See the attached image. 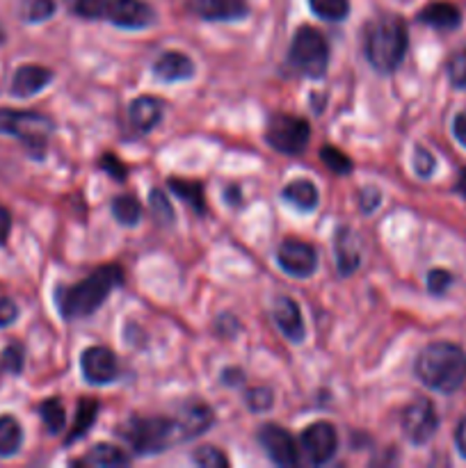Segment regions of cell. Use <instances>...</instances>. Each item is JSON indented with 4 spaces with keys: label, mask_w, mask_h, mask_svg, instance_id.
I'll list each match as a JSON object with an SVG mask.
<instances>
[{
    "label": "cell",
    "mask_w": 466,
    "mask_h": 468,
    "mask_svg": "<svg viewBox=\"0 0 466 468\" xmlns=\"http://www.w3.org/2000/svg\"><path fill=\"white\" fill-rule=\"evenodd\" d=\"M5 39H7V35H5V27L0 26V44H5Z\"/></svg>",
    "instance_id": "obj_47"
},
{
    "label": "cell",
    "mask_w": 466,
    "mask_h": 468,
    "mask_svg": "<svg viewBox=\"0 0 466 468\" xmlns=\"http://www.w3.org/2000/svg\"><path fill=\"white\" fill-rule=\"evenodd\" d=\"M101 167H103L105 172H108L110 176L114 178V181L123 183L128 178V167H126V165L119 163L117 155H114V154H105L103 158H101Z\"/></svg>",
    "instance_id": "obj_41"
},
{
    "label": "cell",
    "mask_w": 466,
    "mask_h": 468,
    "mask_svg": "<svg viewBox=\"0 0 466 468\" xmlns=\"http://www.w3.org/2000/svg\"><path fill=\"white\" fill-rule=\"evenodd\" d=\"M365 58L375 71L393 73L402 64L409 46L405 18L397 14H379L368 23L364 37Z\"/></svg>",
    "instance_id": "obj_2"
},
{
    "label": "cell",
    "mask_w": 466,
    "mask_h": 468,
    "mask_svg": "<svg viewBox=\"0 0 466 468\" xmlns=\"http://www.w3.org/2000/svg\"><path fill=\"white\" fill-rule=\"evenodd\" d=\"M105 18L123 30H144L155 21V12L144 0H108Z\"/></svg>",
    "instance_id": "obj_10"
},
{
    "label": "cell",
    "mask_w": 466,
    "mask_h": 468,
    "mask_svg": "<svg viewBox=\"0 0 466 468\" xmlns=\"http://www.w3.org/2000/svg\"><path fill=\"white\" fill-rule=\"evenodd\" d=\"M288 64L300 76L323 78L329 64V44L323 32L311 26H302L291 41Z\"/></svg>",
    "instance_id": "obj_6"
},
{
    "label": "cell",
    "mask_w": 466,
    "mask_h": 468,
    "mask_svg": "<svg viewBox=\"0 0 466 468\" xmlns=\"http://www.w3.org/2000/svg\"><path fill=\"white\" fill-rule=\"evenodd\" d=\"M23 443V430L12 416H0V457L16 455Z\"/></svg>",
    "instance_id": "obj_26"
},
{
    "label": "cell",
    "mask_w": 466,
    "mask_h": 468,
    "mask_svg": "<svg viewBox=\"0 0 466 468\" xmlns=\"http://www.w3.org/2000/svg\"><path fill=\"white\" fill-rule=\"evenodd\" d=\"M416 375L428 388L455 393L466 382V352L452 343H432L416 359Z\"/></svg>",
    "instance_id": "obj_3"
},
{
    "label": "cell",
    "mask_w": 466,
    "mask_h": 468,
    "mask_svg": "<svg viewBox=\"0 0 466 468\" xmlns=\"http://www.w3.org/2000/svg\"><path fill=\"white\" fill-rule=\"evenodd\" d=\"M119 437L137 452V455H158L164 452L176 441H183L181 425L176 419H163V416H151V419H128L119 428Z\"/></svg>",
    "instance_id": "obj_4"
},
{
    "label": "cell",
    "mask_w": 466,
    "mask_h": 468,
    "mask_svg": "<svg viewBox=\"0 0 466 468\" xmlns=\"http://www.w3.org/2000/svg\"><path fill=\"white\" fill-rule=\"evenodd\" d=\"M55 14V0H23L21 16L27 23L48 21Z\"/></svg>",
    "instance_id": "obj_31"
},
{
    "label": "cell",
    "mask_w": 466,
    "mask_h": 468,
    "mask_svg": "<svg viewBox=\"0 0 466 468\" xmlns=\"http://www.w3.org/2000/svg\"><path fill=\"white\" fill-rule=\"evenodd\" d=\"M67 7L80 18H101L105 16L108 0H67Z\"/></svg>",
    "instance_id": "obj_33"
},
{
    "label": "cell",
    "mask_w": 466,
    "mask_h": 468,
    "mask_svg": "<svg viewBox=\"0 0 466 468\" xmlns=\"http://www.w3.org/2000/svg\"><path fill=\"white\" fill-rule=\"evenodd\" d=\"M302 451H304L309 464H327L334 460L338 451V432L332 423L327 420H318V423L309 425L302 432Z\"/></svg>",
    "instance_id": "obj_9"
},
{
    "label": "cell",
    "mask_w": 466,
    "mask_h": 468,
    "mask_svg": "<svg viewBox=\"0 0 466 468\" xmlns=\"http://www.w3.org/2000/svg\"><path fill=\"white\" fill-rule=\"evenodd\" d=\"M448 78H450L452 87L466 90V46L457 48L448 59Z\"/></svg>",
    "instance_id": "obj_32"
},
{
    "label": "cell",
    "mask_w": 466,
    "mask_h": 468,
    "mask_svg": "<svg viewBox=\"0 0 466 468\" xmlns=\"http://www.w3.org/2000/svg\"><path fill=\"white\" fill-rule=\"evenodd\" d=\"M320 160H323L324 167L329 169V172H334L336 176H347V174L355 169V165H352L350 155L343 154L341 149H336V146H329L324 144L323 149H320Z\"/></svg>",
    "instance_id": "obj_30"
},
{
    "label": "cell",
    "mask_w": 466,
    "mask_h": 468,
    "mask_svg": "<svg viewBox=\"0 0 466 468\" xmlns=\"http://www.w3.org/2000/svg\"><path fill=\"white\" fill-rule=\"evenodd\" d=\"M259 441L274 464L295 466L300 462V448L281 425H263L259 430Z\"/></svg>",
    "instance_id": "obj_13"
},
{
    "label": "cell",
    "mask_w": 466,
    "mask_h": 468,
    "mask_svg": "<svg viewBox=\"0 0 466 468\" xmlns=\"http://www.w3.org/2000/svg\"><path fill=\"white\" fill-rule=\"evenodd\" d=\"M455 192H457V195L466 197V167L461 169V172H460V176H457V183H455Z\"/></svg>",
    "instance_id": "obj_46"
},
{
    "label": "cell",
    "mask_w": 466,
    "mask_h": 468,
    "mask_svg": "<svg viewBox=\"0 0 466 468\" xmlns=\"http://www.w3.org/2000/svg\"><path fill=\"white\" fill-rule=\"evenodd\" d=\"M50 80H53L50 69L41 67V64H23L12 78V94L18 96V99H30V96L46 90Z\"/></svg>",
    "instance_id": "obj_16"
},
{
    "label": "cell",
    "mask_w": 466,
    "mask_h": 468,
    "mask_svg": "<svg viewBox=\"0 0 466 468\" xmlns=\"http://www.w3.org/2000/svg\"><path fill=\"white\" fill-rule=\"evenodd\" d=\"M283 199L288 201L291 206H295L297 210H302V213H309V210H313L315 206H318V187L313 186L311 181H306V178H297V181H291L286 187H283L281 192Z\"/></svg>",
    "instance_id": "obj_21"
},
{
    "label": "cell",
    "mask_w": 466,
    "mask_h": 468,
    "mask_svg": "<svg viewBox=\"0 0 466 468\" xmlns=\"http://www.w3.org/2000/svg\"><path fill=\"white\" fill-rule=\"evenodd\" d=\"M192 460H195V464H199L204 468H227L228 466L227 455L213 446H201L199 451L195 452V457H192Z\"/></svg>",
    "instance_id": "obj_36"
},
{
    "label": "cell",
    "mask_w": 466,
    "mask_h": 468,
    "mask_svg": "<svg viewBox=\"0 0 466 468\" xmlns=\"http://www.w3.org/2000/svg\"><path fill=\"white\" fill-rule=\"evenodd\" d=\"M9 229H12V215L5 206H0V245H5L9 238Z\"/></svg>",
    "instance_id": "obj_43"
},
{
    "label": "cell",
    "mask_w": 466,
    "mask_h": 468,
    "mask_svg": "<svg viewBox=\"0 0 466 468\" xmlns=\"http://www.w3.org/2000/svg\"><path fill=\"white\" fill-rule=\"evenodd\" d=\"M164 114V101L155 99V96H140L131 103L128 108V117H131V123L135 131L149 133L163 122Z\"/></svg>",
    "instance_id": "obj_17"
},
{
    "label": "cell",
    "mask_w": 466,
    "mask_h": 468,
    "mask_svg": "<svg viewBox=\"0 0 466 468\" xmlns=\"http://www.w3.org/2000/svg\"><path fill=\"white\" fill-rule=\"evenodd\" d=\"M39 416L48 434H59L64 430V425H67V411H64L62 400H58V398H50V400L41 402Z\"/></svg>",
    "instance_id": "obj_27"
},
{
    "label": "cell",
    "mask_w": 466,
    "mask_h": 468,
    "mask_svg": "<svg viewBox=\"0 0 466 468\" xmlns=\"http://www.w3.org/2000/svg\"><path fill=\"white\" fill-rule=\"evenodd\" d=\"M265 140L279 154L302 155L309 146L311 126L306 119L297 117V114H272L268 122V131H265Z\"/></svg>",
    "instance_id": "obj_7"
},
{
    "label": "cell",
    "mask_w": 466,
    "mask_h": 468,
    "mask_svg": "<svg viewBox=\"0 0 466 468\" xmlns=\"http://www.w3.org/2000/svg\"><path fill=\"white\" fill-rule=\"evenodd\" d=\"M272 318L277 327L281 329L283 336L291 343H302L306 336L304 320H302V311L297 302L288 295H279L272 304Z\"/></svg>",
    "instance_id": "obj_14"
},
{
    "label": "cell",
    "mask_w": 466,
    "mask_h": 468,
    "mask_svg": "<svg viewBox=\"0 0 466 468\" xmlns=\"http://www.w3.org/2000/svg\"><path fill=\"white\" fill-rule=\"evenodd\" d=\"M277 261L283 272L297 279L311 277L315 268H318V254H315V250L309 242L302 240L281 242L277 250Z\"/></svg>",
    "instance_id": "obj_11"
},
{
    "label": "cell",
    "mask_w": 466,
    "mask_h": 468,
    "mask_svg": "<svg viewBox=\"0 0 466 468\" xmlns=\"http://www.w3.org/2000/svg\"><path fill=\"white\" fill-rule=\"evenodd\" d=\"M455 443H457V451H460V455L466 457V419L457 425Z\"/></svg>",
    "instance_id": "obj_45"
},
{
    "label": "cell",
    "mask_w": 466,
    "mask_h": 468,
    "mask_svg": "<svg viewBox=\"0 0 466 468\" xmlns=\"http://www.w3.org/2000/svg\"><path fill=\"white\" fill-rule=\"evenodd\" d=\"M18 318V306L9 297H0V327H9Z\"/></svg>",
    "instance_id": "obj_42"
},
{
    "label": "cell",
    "mask_w": 466,
    "mask_h": 468,
    "mask_svg": "<svg viewBox=\"0 0 466 468\" xmlns=\"http://www.w3.org/2000/svg\"><path fill=\"white\" fill-rule=\"evenodd\" d=\"M434 167H437V160H434V155L429 154L428 149H423V146H416V151H414L416 174H418L420 178H429L432 176Z\"/></svg>",
    "instance_id": "obj_38"
},
{
    "label": "cell",
    "mask_w": 466,
    "mask_h": 468,
    "mask_svg": "<svg viewBox=\"0 0 466 468\" xmlns=\"http://www.w3.org/2000/svg\"><path fill=\"white\" fill-rule=\"evenodd\" d=\"M80 370L85 382L101 387V384H110L119 378V364L117 356L108 347H87L80 356Z\"/></svg>",
    "instance_id": "obj_12"
},
{
    "label": "cell",
    "mask_w": 466,
    "mask_h": 468,
    "mask_svg": "<svg viewBox=\"0 0 466 468\" xmlns=\"http://www.w3.org/2000/svg\"><path fill=\"white\" fill-rule=\"evenodd\" d=\"M439 416L428 398H416L411 405L402 411V432L416 446H423L437 434Z\"/></svg>",
    "instance_id": "obj_8"
},
{
    "label": "cell",
    "mask_w": 466,
    "mask_h": 468,
    "mask_svg": "<svg viewBox=\"0 0 466 468\" xmlns=\"http://www.w3.org/2000/svg\"><path fill=\"white\" fill-rule=\"evenodd\" d=\"M418 21L429 27H437V30H455L461 23V12L457 9V5L439 0V3H429L420 9Z\"/></svg>",
    "instance_id": "obj_20"
},
{
    "label": "cell",
    "mask_w": 466,
    "mask_h": 468,
    "mask_svg": "<svg viewBox=\"0 0 466 468\" xmlns=\"http://www.w3.org/2000/svg\"><path fill=\"white\" fill-rule=\"evenodd\" d=\"M379 204H382V192L377 187L368 186L359 192V208L364 215L375 213L379 208Z\"/></svg>",
    "instance_id": "obj_39"
},
{
    "label": "cell",
    "mask_w": 466,
    "mask_h": 468,
    "mask_svg": "<svg viewBox=\"0 0 466 468\" xmlns=\"http://www.w3.org/2000/svg\"><path fill=\"white\" fill-rule=\"evenodd\" d=\"M123 282V272L117 265H101L99 270L90 274L87 279L78 282L71 288H59L55 292V302L67 323L87 318L101 309L110 292Z\"/></svg>",
    "instance_id": "obj_1"
},
{
    "label": "cell",
    "mask_w": 466,
    "mask_h": 468,
    "mask_svg": "<svg viewBox=\"0 0 466 468\" xmlns=\"http://www.w3.org/2000/svg\"><path fill=\"white\" fill-rule=\"evenodd\" d=\"M169 190L178 197L181 201H185L195 213L204 215L206 213V197L204 187L196 181H183V178H169Z\"/></svg>",
    "instance_id": "obj_24"
},
{
    "label": "cell",
    "mask_w": 466,
    "mask_h": 468,
    "mask_svg": "<svg viewBox=\"0 0 466 468\" xmlns=\"http://www.w3.org/2000/svg\"><path fill=\"white\" fill-rule=\"evenodd\" d=\"M131 462V457L117 446H110V443H96L90 451V455L82 457L76 464L85 466H99V468H112V466H126Z\"/></svg>",
    "instance_id": "obj_23"
},
{
    "label": "cell",
    "mask_w": 466,
    "mask_h": 468,
    "mask_svg": "<svg viewBox=\"0 0 466 468\" xmlns=\"http://www.w3.org/2000/svg\"><path fill=\"white\" fill-rule=\"evenodd\" d=\"M452 283V274L448 270H432L428 274V288L432 295H443V292L450 288Z\"/></svg>",
    "instance_id": "obj_40"
},
{
    "label": "cell",
    "mask_w": 466,
    "mask_h": 468,
    "mask_svg": "<svg viewBox=\"0 0 466 468\" xmlns=\"http://www.w3.org/2000/svg\"><path fill=\"white\" fill-rule=\"evenodd\" d=\"M311 12L324 21H343L350 14V0H309Z\"/></svg>",
    "instance_id": "obj_29"
},
{
    "label": "cell",
    "mask_w": 466,
    "mask_h": 468,
    "mask_svg": "<svg viewBox=\"0 0 466 468\" xmlns=\"http://www.w3.org/2000/svg\"><path fill=\"white\" fill-rule=\"evenodd\" d=\"M23 364H26V352L18 343H12L9 347H5L3 356H0V368L9 375H21Z\"/></svg>",
    "instance_id": "obj_34"
},
{
    "label": "cell",
    "mask_w": 466,
    "mask_h": 468,
    "mask_svg": "<svg viewBox=\"0 0 466 468\" xmlns=\"http://www.w3.org/2000/svg\"><path fill=\"white\" fill-rule=\"evenodd\" d=\"M0 133L16 137L32 158L41 160L48 146V137L53 133V122L39 112H26V110L0 108Z\"/></svg>",
    "instance_id": "obj_5"
},
{
    "label": "cell",
    "mask_w": 466,
    "mask_h": 468,
    "mask_svg": "<svg viewBox=\"0 0 466 468\" xmlns=\"http://www.w3.org/2000/svg\"><path fill=\"white\" fill-rule=\"evenodd\" d=\"M190 7L206 21H240L249 14L247 0H190Z\"/></svg>",
    "instance_id": "obj_15"
},
{
    "label": "cell",
    "mask_w": 466,
    "mask_h": 468,
    "mask_svg": "<svg viewBox=\"0 0 466 468\" xmlns=\"http://www.w3.org/2000/svg\"><path fill=\"white\" fill-rule=\"evenodd\" d=\"M361 254L356 250V240L352 236V231L347 227H341L336 231V263L338 272L341 274H352L359 268Z\"/></svg>",
    "instance_id": "obj_22"
},
{
    "label": "cell",
    "mask_w": 466,
    "mask_h": 468,
    "mask_svg": "<svg viewBox=\"0 0 466 468\" xmlns=\"http://www.w3.org/2000/svg\"><path fill=\"white\" fill-rule=\"evenodd\" d=\"M149 204H151V210H154L155 219H158L160 224H172L174 222V208H172V204H169L167 195H164L163 190L154 187V190H151V197H149Z\"/></svg>",
    "instance_id": "obj_35"
},
{
    "label": "cell",
    "mask_w": 466,
    "mask_h": 468,
    "mask_svg": "<svg viewBox=\"0 0 466 468\" xmlns=\"http://www.w3.org/2000/svg\"><path fill=\"white\" fill-rule=\"evenodd\" d=\"M178 425H181V434H183V441L187 439H195L199 434H204L206 430L213 425L215 414L208 405L199 400H192L187 405H183L181 410V419H176Z\"/></svg>",
    "instance_id": "obj_18"
},
{
    "label": "cell",
    "mask_w": 466,
    "mask_h": 468,
    "mask_svg": "<svg viewBox=\"0 0 466 468\" xmlns=\"http://www.w3.org/2000/svg\"><path fill=\"white\" fill-rule=\"evenodd\" d=\"M245 402H247V407H249L251 411L260 414V411H268L270 407L274 405V396H272V391H270V388L256 387V388H251V391H247Z\"/></svg>",
    "instance_id": "obj_37"
},
{
    "label": "cell",
    "mask_w": 466,
    "mask_h": 468,
    "mask_svg": "<svg viewBox=\"0 0 466 468\" xmlns=\"http://www.w3.org/2000/svg\"><path fill=\"white\" fill-rule=\"evenodd\" d=\"M96 416H99V402L91 400V398H82V400L78 402V414L76 420H73L71 432H69L67 437V443H76L78 439L85 437L91 430V425L96 423Z\"/></svg>",
    "instance_id": "obj_25"
},
{
    "label": "cell",
    "mask_w": 466,
    "mask_h": 468,
    "mask_svg": "<svg viewBox=\"0 0 466 468\" xmlns=\"http://www.w3.org/2000/svg\"><path fill=\"white\" fill-rule=\"evenodd\" d=\"M112 215L123 227H135L142 219V206L132 195H119L112 201Z\"/></svg>",
    "instance_id": "obj_28"
},
{
    "label": "cell",
    "mask_w": 466,
    "mask_h": 468,
    "mask_svg": "<svg viewBox=\"0 0 466 468\" xmlns=\"http://www.w3.org/2000/svg\"><path fill=\"white\" fill-rule=\"evenodd\" d=\"M452 133H455L457 142H460L461 146H466V112L457 114L455 122H452Z\"/></svg>",
    "instance_id": "obj_44"
},
{
    "label": "cell",
    "mask_w": 466,
    "mask_h": 468,
    "mask_svg": "<svg viewBox=\"0 0 466 468\" xmlns=\"http://www.w3.org/2000/svg\"><path fill=\"white\" fill-rule=\"evenodd\" d=\"M154 73L164 82H181L190 80L195 76V62H192L187 55L176 53V50H169L163 53L154 64Z\"/></svg>",
    "instance_id": "obj_19"
}]
</instances>
